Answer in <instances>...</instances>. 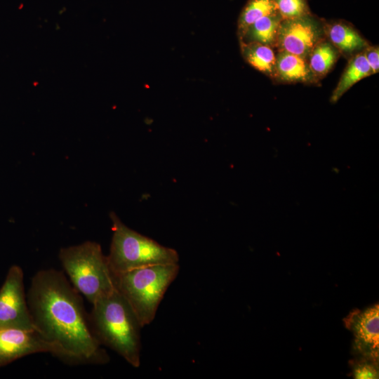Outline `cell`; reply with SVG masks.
Masks as SVG:
<instances>
[{
	"label": "cell",
	"instance_id": "cell-1",
	"mask_svg": "<svg viewBox=\"0 0 379 379\" xmlns=\"http://www.w3.org/2000/svg\"><path fill=\"white\" fill-rule=\"evenodd\" d=\"M34 328L62 352L69 365H102L109 361L95 338L80 293L62 272L38 271L27 293Z\"/></svg>",
	"mask_w": 379,
	"mask_h": 379
},
{
	"label": "cell",
	"instance_id": "cell-2",
	"mask_svg": "<svg viewBox=\"0 0 379 379\" xmlns=\"http://www.w3.org/2000/svg\"><path fill=\"white\" fill-rule=\"evenodd\" d=\"M97 340L123 357L131 366H140L142 328L132 308L115 288L92 304L88 314Z\"/></svg>",
	"mask_w": 379,
	"mask_h": 379
},
{
	"label": "cell",
	"instance_id": "cell-3",
	"mask_svg": "<svg viewBox=\"0 0 379 379\" xmlns=\"http://www.w3.org/2000/svg\"><path fill=\"white\" fill-rule=\"evenodd\" d=\"M179 270L178 263L156 265L113 275L115 288L128 302L142 327L154 319L159 305Z\"/></svg>",
	"mask_w": 379,
	"mask_h": 379
},
{
	"label": "cell",
	"instance_id": "cell-4",
	"mask_svg": "<svg viewBox=\"0 0 379 379\" xmlns=\"http://www.w3.org/2000/svg\"><path fill=\"white\" fill-rule=\"evenodd\" d=\"M109 216L113 233L107 258L113 275L152 265L179 262V255L175 249L129 228L114 212Z\"/></svg>",
	"mask_w": 379,
	"mask_h": 379
},
{
	"label": "cell",
	"instance_id": "cell-5",
	"mask_svg": "<svg viewBox=\"0 0 379 379\" xmlns=\"http://www.w3.org/2000/svg\"><path fill=\"white\" fill-rule=\"evenodd\" d=\"M59 259L75 289L93 304L116 288L107 258L95 241L62 248Z\"/></svg>",
	"mask_w": 379,
	"mask_h": 379
},
{
	"label": "cell",
	"instance_id": "cell-6",
	"mask_svg": "<svg viewBox=\"0 0 379 379\" xmlns=\"http://www.w3.org/2000/svg\"><path fill=\"white\" fill-rule=\"evenodd\" d=\"M34 330L24 286L22 269L12 265L0 288V329Z\"/></svg>",
	"mask_w": 379,
	"mask_h": 379
},
{
	"label": "cell",
	"instance_id": "cell-7",
	"mask_svg": "<svg viewBox=\"0 0 379 379\" xmlns=\"http://www.w3.org/2000/svg\"><path fill=\"white\" fill-rule=\"evenodd\" d=\"M324 22L312 14L282 20L276 48L306 58L314 46L325 37Z\"/></svg>",
	"mask_w": 379,
	"mask_h": 379
},
{
	"label": "cell",
	"instance_id": "cell-8",
	"mask_svg": "<svg viewBox=\"0 0 379 379\" xmlns=\"http://www.w3.org/2000/svg\"><path fill=\"white\" fill-rule=\"evenodd\" d=\"M50 353L63 361L62 351L34 330L0 329V368L27 355Z\"/></svg>",
	"mask_w": 379,
	"mask_h": 379
},
{
	"label": "cell",
	"instance_id": "cell-9",
	"mask_svg": "<svg viewBox=\"0 0 379 379\" xmlns=\"http://www.w3.org/2000/svg\"><path fill=\"white\" fill-rule=\"evenodd\" d=\"M348 328L352 331L358 348L375 361L378 359L379 307L374 305L364 312L347 317Z\"/></svg>",
	"mask_w": 379,
	"mask_h": 379
},
{
	"label": "cell",
	"instance_id": "cell-10",
	"mask_svg": "<svg viewBox=\"0 0 379 379\" xmlns=\"http://www.w3.org/2000/svg\"><path fill=\"white\" fill-rule=\"evenodd\" d=\"M324 27L326 38L340 54L348 59L362 52L369 45L352 25L343 20L324 23Z\"/></svg>",
	"mask_w": 379,
	"mask_h": 379
},
{
	"label": "cell",
	"instance_id": "cell-11",
	"mask_svg": "<svg viewBox=\"0 0 379 379\" xmlns=\"http://www.w3.org/2000/svg\"><path fill=\"white\" fill-rule=\"evenodd\" d=\"M274 79L285 83L317 81L306 58L285 51H278L276 55Z\"/></svg>",
	"mask_w": 379,
	"mask_h": 379
},
{
	"label": "cell",
	"instance_id": "cell-12",
	"mask_svg": "<svg viewBox=\"0 0 379 379\" xmlns=\"http://www.w3.org/2000/svg\"><path fill=\"white\" fill-rule=\"evenodd\" d=\"M282 20L278 13L258 19L239 35L241 43L256 42L275 48Z\"/></svg>",
	"mask_w": 379,
	"mask_h": 379
},
{
	"label": "cell",
	"instance_id": "cell-13",
	"mask_svg": "<svg viewBox=\"0 0 379 379\" xmlns=\"http://www.w3.org/2000/svg\"><path fill=\"white\" fill-rule=\"evenodd\" d=\"M372 74V70L363 52L354 55L349 59L345 71L331 96V102H337L354 84Z\"/></svg>",
	"mask_w": 379,
	"mask_h": 379
},
{
	"label": "cell",
	"instance_id": "cell-14",
	"mask_svg": "<svg viewBox=\"0 0 379 379\" xmlns=\"http://www.w3.org/2000/svg\"><path fill=\"white\" fill-rule=\"evenodd\" d=\"M244 59L257 70L275 79L276 54L273 48L256 42L241 43Z\"/></svg>",
	"mask_w": 379,
	"mask_h": 379
},
{
	"label": "cell",
	"instance_id": "cell-15",
	"mask_svg": "<svg viewBox=\"0 0 379 379\" xmlns=\"http://www.w3.org/2000/svg\"><path fill=\"white\" fill-rule=\"evenodd\" d=\"M340 55L338 51L326 36L314 46L307 58V60L317 81L327 74Z\"/></svg>",
	"mask_w": 379,
	"mask_h": 379
},
{
	"label": "cell",
	"instance_id": "cell-16",
	"mask_svg": "<svg viewBox=\"0 0 379 379\" xmlns=\"http://www.w3.org/2000/svg\"><path fill=\"white\" fill-rule=\"evenodd\" d=\"M277 13L274 0H248L239 18V34L258 19Z\"/></svg>",
	"mask_w": 379,
	"mask_h": 379
},
{
	"label": "cell",
	"instance_id": "cell-17",
	"mask_svg": "<svg viewBox=\"0 0 379 379\" xmlns=\"http://www.w3.org/2000/svg\"><path fill=\"white\" fill-rule=\"evenodd\" d=\"M277 13L283 20L312 14L307 0H274Z\"/></svg>",
	"mask_w": 379,
	"mask_h": 379
},
{
	"label": "cell",
	"instance_id": "cell-18",
	"mask_svg": "<svg viewBox=\"0 0 379 379\" xmlns=\"http://www.w3.org/2000/svg\"><path fill=\"white\" fill-rule=\"evenodd\" d=\"M354 378L357 379L378 378V371L375 365L367 361L360 362L354 368Z\"/></svg>",
	"mask_w": 379,
	"mask_h": 379
},
{
	"label": "cell",
	"instance_id": "cell-19",
	"mask_svg": "<svg viewBox=\"0 0 379 379\" xmlns=\"http://www.w3.org/2000/svg\"><path fill=\"white\" fill-rule=\"evenodd\" d=\"M362 52L372 70L373 74L378 73L379 69L378 46L368 45Z\"/></svg>",
	"mask_w": 379,
	"mask_h": 379
}]
</instances>
